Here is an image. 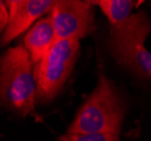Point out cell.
Returning a JSON list of instances; mask_svg holds the SVG:
<instances>
[{"label": "cell", "instance_id": "7", "mask_svg": "<svg viewBox=\"0 0 151 141\" xmlns=\"http://www.w3.org/2000/svg\"><path fill=\"white\" fill-rule=\"evenodd\" d=\"M55 41V31L50 16L37 20L24 37V46L31 55L32 62L40 63Z\"/></svg>", "mask_w": 151, "mask_h": 141}, {"label": "cell", "instance_id": "1", "mask_svg": "<svg viewBox=\"0 0 151 141\" xmlns=\"http://www.w3.org/2000/svg\"><path fill=\"white\" fill-rule=\"evenodd\" d=\"M31 55L24 45L10 47L1 58L0 91L2 104L26 116L34 112L36 78L32 69Z\"/></svg>", "mask_w": 151, "mask_h": 141}, {"label": "cell", "instance_id": "10", "mask_svg": "<svg viewBox=\"0 0 151 141\" xmlns=\"http://www.w3.org/2000/svg\"><path fill=\"white\" fill-rule=\"evenodd\" d=\"M10 22V14L8 8L5 6V4L1 1L0 2V28L1 31H4L6 28L8 24Z\"/></svg>", "mask_w": 151, "mask_h": 141}, {"label": "cell", "instance_id": "11", "mask_svg": "<svg viewBox=\"0 0 151 141\" xmlns=\"http://www.w3.org/2000/svg\"><path fill=\"white\" fill-rule=\"evenodd\" d=\"M7 4V8L9 10V14H10V18L13 17L14 15L16 14V12L19 9V7L22 6L26 0H5Z\"/></svg>", "mask_w": 151, "mask_h": 141}, {"label": "cell", "instance_id": "8", "mask_svg": "<svg viewBox=\"0 0 151 141\" xmlns=\"http://www.w3.org/2000/svg\"><path fill=\"white\" fill-rule=\"evenodd\" d=\"M99 7L111 24L116 25L131 16L132 0H101Z\"/></svg>", "mask_w": 151, "mask_h": 141}, {"label": "cell", "instance_id": "4", "mask_svg": "<svg viewBox=\"0 0 151 141\" xmlns=\"http://www.w3.org/2000/svg\"><path fill=\"white\" fill-rule=\"evenodd\" d=\"M79 40H58L37 65L36 94L40 101L58 95L73 69L79 54Z\"/></svg>", "mask_w": 151, "mask_h": 141}, {"label": "cell", "instance_id": "3", "mask_svg": "<svg viewBox=\"0 0 151 141\" xmlns=\"http://www.w3.org/2000/svg\"><path fill=\"white\" fill-rule=\"evenodd\" d=\"M151 33V19L145 12L131 15L120 24L112 25L109 46L116 60L141 76L151 79V52L145 46Z\"/></svg>", "mask_w": 151, "mask_h": 141}, {"label": "cell", "instance_id": "9", "mask_svg": "<svg viewBox=\"0 0 151 141\" xmlns=\"http://www.w3.org/2000/svg\"><path fill=\"white\" fill-rule=\"evenodd\" d=\"M59 141H120L117 135L108 133H71L61 135Z\"/></svg>", "mask_w": 151, "mask_h": 141}, {"label": "cell", "instance_id": "6", "mask_svg": "<svg viewBox=\"0 0 151 141\" xmlns=\"http://www.w3.org/2000/svg\"><path fill=\"white\" fill-rule=\"evenodd\" d=\"M55 1L57 0H26L10 18L9 24L2 34L1 43L7 44L25 32L35 20L52 9Z\"/></svg>", "mask_w": 151, "mask_h": 141}, {"label": "cell", "instance_id": "12", "mask_svg": "<svg viewBox=\"0 0 151 141\" xmlns=\"http://www.w3.org/2000/svg\"><path fill=\"white\" fill-rule=\"evenodd\" d=\"M87 4H89L90 6H94V5H99L101 0H85Z\"/></svg>", "mask_w": 151, "mask_h": 141}, {"label": "cell", "instance_id": "5", "mask_svg": "<svg viewBox=\"0 0 151 141\" xmlns=\"http://www.w3.org/2000/svg\"><path fill=\"white\" fill-rule=\"evenodd\" d=\"M50 17L58 40H80L94 29V10L85 0H57Z\"/></svg>", "mask_w": 151, "mask_h": 141}, {"label": "cell", "instance_id": "2", "mask_svg": "<svg viewBox=\"0 0 151 141\" xmlns=\"http://www.w3.org/2000/svg\"><path fill=\"white\" fill-rule=\"evenodd\" d=\"M123 119L124 105L120 95L113 83L101 75L96 88L79 109L68 132L119 135Z\"/></svg>", "mask_w": 151, "mask_h": 141}]
</instances>
